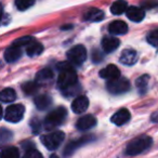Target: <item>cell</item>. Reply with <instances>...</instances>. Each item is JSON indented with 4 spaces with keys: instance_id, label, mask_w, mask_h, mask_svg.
Segmentation results:
<instances>
[{
    "instance_id": "6da1fadb",
    "label": "cell",
    "mask_w": 158,
    "mask_h": 158,
    "mask_svg": "<svg viewBox=\"0 0 158 158\" xmlns=\"http://www.w3.org/2000/svg\"><path fill=\"white\" fill-rule=\"evenodd\" d=\"M57 67L61 69V74L57 79V85L62 90H66L77 85V75L72 66L68 65L67 63H61L57 65Z\"/></svg>"
},
{
    "instance_id": "7a4b0ae2",
    "label": "cell",
    "mask_w": 158,
    "mask_h": 158,
    "mask_svg": "<svg viewBox=\"0 0 158 158\" xmlns=\"http://www.w3.org/2000/svg\"><path fill=\"white\" fill-rule=\"evenodd\" d=\"M152 143H153V140H152L151 136H147V135L139 136V138L132 140L128 144L127 148H126V155L128 156L139 155V154L148 149L151 147Z\"/></svg>"
},
{
    "instance_id": "3957f363",
    "label": "cell",
    "mask_w": 158,
    "mask_h": 158,
    "mask_svg": "<svg viewBox=\"0 0 158 158\" xmlns=\"http://www.w3.org/2000/svg\"><path fill=\"white\" fill-rule=\"evenodd\" d=\"M67 117V110L65 107H57L47 115L44 119V128L47 130H51L57 126L62 125Z\"/></svg>"
},
{
    "instance_id": "277c9868",
    "label": "cell",
    "mask_w": 158,
    "mask_h": 158,
    "mask_svg": "<svg viewBox=\"0 0 158 158\" xmlns=\"http://www.w3.org/2000/svg\"><path fill=\"white\" fill-rule=\"evenodd\" d=\"M65 134L62 131H54L49 134H46L41 138V142L44 146L50 151H54L61 145V143L64 141Z\"/></svg>"
},
{
    "instance_id": "5b68a950",
    "label": "cell",
    "mask_w": 158,
    "mask_h": 158,
    "mask_svg": "<svg viewBox=\"0 0 158 158\" xmlns=\"http://www.w3.org/2000/svg\"><path fill=\"white\" fill-rule=\"evenodd\" d=\"M67 59L74 65H81L87 60V50L84 46L78 44L70 49L67 52Z\"/></svg>"
},
{
    "instance_id": "8992f818",
    "label": "cell",
    "mask_w": 158,
    "mask_h": 158,
    "mask_svg": "<svg viewBox=\"0 0 158 158\" xmlns=\"http://www.w3.org/2000/svg\"><path fill=\"white\" fill-rule=\"evenodd\" d=\"M25 107L22 104H12L8 106L5 113V119L9 123H19L24 117Z\"/></svg>"
},
{
    "instance_id": "52a82bcc",
    "label": "cell",
    "mask_w": 158,
    "mask_h": 158,
    "mask_svg": "<svg viewBox=\"0 0 158 158\" xmlns=\"http://www.w3.org/2000/svg\"><path fill=\"white\" fill-rule=\"evenodd\" d=\"M130 89V84L126 78L119 77L115 80H110L107 82V90L113 94H121L127 92Z\"/></svg>"
},
{
    "instance_id": "ba28073f",
    "label": "cell",
    "mask_w": 158,
    "mask_h": 158,
    "mask_svg": "<svg viewBox=\"0 0 158 158\" xmlns=\"http://www.w3.org/2000/svg\"><path fill=\"white\" fill-rule=\"evenodd\" d=\"M88 107H89V100L85 95H80V97L76 98L74 100V102L72 103V110L76 114H81V113L86 112Z\"/></svg>"
},
{
    "instance_id": "9c48e42d",
    "label": "cell",
    "mask_w": 158,
    "mask_h": 158,
    "mask_svg": "<svg viewBox=\"0 0 158 158\" xmlns=\"http://www.w3.org/2000/svg\"><path fill=\"white\" fill-rule=\"evenodd\" d=\"M130 117H131V115H130L129 110L127 108H121V110H119L118 112H116L113 115L112 118H110V121L116 126H123L126 123H128Z\"/></svg>"
},
{
    "instance_id": "30bf717a",
    "label": "cell",
    "mask_w": 158,
    "mask_h": 158,
    "mask_svg": "<svg viewBox=\"0 0 158 158\" xmlns=\"http://www.w3.org/2000/svg\"><path fill=\"white\" fill-rule=\"evenodd\" d=\"M91 140H93V136L88 135V136H84V138L79 139V140L73 141V142H70L69 144H68L67 146L65 147L64 154H65L66 156L72 155V154L74 153V152L76 151V149L78 148L79 146H81V145H84V144H87V143H89Z\"/></svg>"
},
{
    "instance_id": "8fae6325",
    "label": "cell",
    "mask_w": 158,
    "mask_h": 158,
    "mask_svg": "<svg viewBox=\"0 0 158 158\" xmlns=\"http://www.w3.org/2000/svg\"><path fill=\"white\" fill-rule=\"evenodd\" d=\"M100 76L104 79H107L108 81H110V80H115V79L119 78L120 77V72L117 68V66L110 64V65H107L104 69H102L100 72Z\"/></svg>"
},
{
    "instance_id": "7c38bea8",
    "label": "cell",
    "mask_w": 158,
    "mask_h": 158,
    "mask_svg": "<svg viewBox=\"0 0 158 158\" xmlns=\"http://www.w3.org/2000/svg\"><path fill=\"white\" fill-rule=\"evenodd\" d=\"M95 123H97V119L92 115H86V116H82L81 118L78 119L76 127L77 129L85 131V130H88L90 128H92L93 126H95Z\"/></svg>"
},
{
    "instance_id": "4fadbf2b",
    "label": "cell",
    "mask_w": 158,
    "mask_h": 158,
    "mask_svg": "<svg viewBox=\"0 0 158 158\" xmlns=\"http://www.w3.org/2000/svg\"><path fill=\"white\" fill-rule=\"evenodd\" d=\"M126 14H127L128 19H129L130 21L135 22V23L141 22L145 16L144 10L141 9V8H138V7H129L127 10V12H126Z\"/></svg>"
},
{
    "instance_id": "5bb4252c",
    "label": "cell",
    "mask_w": 158,
    "mask_h": 158,
    "mask_svg": "<svg viewBox=\"0 0 158 158\" xmlns=\"http://www.w3.org/2000/svg\"><path fill=\"white\" fill-rule=\"evenodd\" d=\"M104 19V12L97 8H91L85 13L84 20L88 22H100Z\"/></svg>"
},
{
    "instance_id": "9a60e30c",
    "label": "cell",
    "mask_w": 158,
    "mask_h": 158,
    "mask_svg": "<svg viewBox=\"0 0 158 158\" xmlns=\"http://www.w3.org/2000/svg\"><path fill=\"white\" fill-rule=\"evenodd\" d=\"M108 31L113 35H125L128 31V25L123 21H114L110 24Z\"/></svg>"
},
{
    "instance_id": "2e32d148",
    "label": "cell",
    "mask_w": 158,
    "mask_h": 158,
    "mask_svg": "<svg viewBox=\"0 0 158 158\" xmlns=\"http://www.w3.org/2000/svg\"><path fill=\"white\" fill-rule=\"evenodd\" d=\"M21 56H22V50L19 47L11 46L5 51V60L9 63L18 61Z\"/></svg>"
},
{
    "instance_id": "e0dca14e",
    "label": "cell",
    "mask_w": 158,
    "mask_h": 158,
    "mask_svg": "<svg viewBox=\"0 0 158 158\" xmlns=\"http://www.w3.org/2000/svg\"><path fill=\"white\" fill-rule=\"evenodd\" d=\"M119 47V40L115 37H105L102 40V48L106 53H110L115 51Z\"/></svg>"
},
{
    "instance_id": "ac0fdd59",
    "label": "cell",
    "mask_w": 158,
    "mask_h": 158,
    "mask_svg": "<svg viewBox=\"0 0 158 158\" xmlns=\"http://www.w3.org/2000/svg\"><path fill=\"white\" fill-rule=\"evenodd\" d=\"M138 61V54L133 50H125L120 55V62L125 65H133Z\"/></svg>"
},
{
    "instance_id": "d6986e66",
    "label": "cell",
    "mask_w": 158,
    "mask_h": 158,
    "mask_svg": "<svg viewBox=\"0 0 158 158\" xmlns=\"http://www.w3.org/2000/svg\"><path fill=\"white\" fill-rule=\"evenodd\" d=\"M128 3L125 0H117L110 7V12L115 15H119V14L123 13V12H127L128 10Z\"/></svg>"
},
{
    "instance_id": "ffe728a7",
    "label": "cell",
    "mask_w": 158,
    "mask_h": 158,
    "mask_svg": "<svg viewBox=\"0 0 158 158\" xmlns=\"http://www.w3.org/2000/svg\"><path fill=\"white\" fill-rule=\"evenodd\" d=\"M52 78H53L52 70L48 69V68H44V69H41L37 73L36 82H38V84H47V82L50 81Z\"/></svg>"
},
{
    "instance_id": "44dd1931",
    "label": "cell",
    "mask_w": 158,
    "mask_h": 158,
    "mask_svg": "<svg viewBox=\"0 0 158 158\" xmlns=\"http://www.w3.org/2000/svg\"><path fill=\"white\" fill-rule=\"evenodd\" d=\"M52 103V100L49 95L44 94V95H39L35 99V105L38 110H47L49 106Z\"/></svg>"
},
{
    "instance_id": "7402d4cb",
    "label": "cell",
    "mask_w": 158,
    "mask_h": 158,
    "mask_svg": "<svg viewBox=\"0 0 158 158\" xmlns=\"http://www.w3.org/2000/svg\"><path fill=\"white\" fill-rule=\"evenodd\" d=\"M44 51V47L42 44H40L39 42H31L29 46H27L26 48V53L28 56H38L39 54H41V52Z\"/></svg>"
},
{
    "instance_id": "603a6c76",
    "label": "cell",
    "mask_w": 158,
    "mask_h": 158,
    "mask_svg": "<svg viewBox=\"0 0 158 158\" xmlns=\"http://www.w3.org/2000/svg\"><path fill=\"white\" fill-rule=\"evenodd\" d=\"M16 94H15V91L11 88H6L1 91L0 93V100L5 103H11L15 100Z\"/></svg>"
},
{
    "instance_id": "cb8c5ba5",
    "label": "cell",
    "mask_w": 158,
    "mask_h": 158,
    "mask_svg": "<svg viewBox=\"0 0 158 158\" xmlns=\"http://www.w3.org/2000/svg\"><path fill=\"white\" fill-rule=\"evenodd\" d=\"M38 89H39V84H38V82H35V81L25 82V84L22 86V90L24 91V93L27 95L35 94V93L38 91Z\"/></svg>"
},
{
    "instance_id": "d4e9b609",
    "label": "cell",
    "mask_w": 158,
    "mask_h": 158,
    "mask_svg": "<svg viewBox=\"0 0 158 158\" xmlns=\"http://www.w3.org/2000/svg\"><path fill=\"white\" fill-rule=\"evenodd\" d=\"M19 157H20V152L14 146L6 147L1 152V158H19Z\"/></svg>"
},
{
    "instance_id": "484cf974",
    "label": "cell",
    "mask_w": 158,
    "mask_h": 158,
    "mask_svg": "<svg viewBox=\"0 0 158 158\" xmlns=\"http://www.w3.org/2000/svg\"><path fill=\"white\" fill-rule=\"evenodd\" d=\"M31 42H34L33 37H31V36H24V37H21V38H19V39L14 40L12 46H15V47L21 48V47H24V46H29Z\"/></svg>"
},
{
    "instance_id": "4316f807",
    "label": "cell",
    "mask_w": 158,
    "mask_h": 158,
    "mask_svg": "<svg viewBox=\"0 0 158 158\" xmlns=\"http://www.w3.org/2000/svg\"><path fill=\"white\" fill-rule=\"evenodd\" d=\"M147 81H148V76L147 75H143L142 77L136 80V86H138V89L141 93H144L145 91L147 90Z\"/></svg>"
},
{
    "instance_id": "83f0119b",
    "label": "cell",
    "mask_w": 158,
    "mask_h": 158,
    "mask_svg": "<svg viewBox=\"0 0 158 158\" xmlns=\"http://www.w3.org/2000/svg\"><path fill=\"white\" fill-rule=\"evenodd\" d=\"M35 3V0H15V6L20 11H24Z\"/></svg>"
},
{
    "instance_id": "f1b7e54d",
    "label": "cell",
    "mask_w": 158,
    "mask_h": 158,
    "mask_svg": "<svg viewBox=\"0 0 158 158\" xmlns=\"http://www.w3.org/2000/svg\"><path fill=\"white\" fill-rule=\"evenodd\" d=\"M147 41L154 47H158V28L152 31L147 36Z\"/></svg>"
},
{
    "instance_id": "f546056e",
    "label": "cell",
    "mask_w": 158,
    "mask_h": 158,
    "mask_svg": "<svg viewBox=\"0 0 158 158\" xmlns=\"http://www.w3.org/2000/svg\"><path fill=\"white\" fill-rule=\"evenodd\" d=\"M23 158H44L41 155V153L36 149H28L25 153V155L23 156Z\"/></svg>"
},
{
    "instance_id": "4dcf8cb0",
    "label": "cell",
    "mask_w": 158,
    "mask_h": 158,
    "mask_svg": "<svg viewBox=\"0 0 158 158\" xmlns=\"http://www.w3.org/2000/svg\"><path fill=\"white\" fill-rule=\"evenodd\" d=\"M11 136H12V134H11V132H10V131H8V130H6V129L1 130V142H2V143H5L6 141L10 140V139H11Z\"/></svg>"
},
{
    "instance_id": "1f68e13d",
    "label": "cell",
    "mask_w": 158,
    "mask_h": 158,
    "mask_svg": "<svg viewBox=\"0 0 158 158\" xmlns=\"http://www.w3.org/2000/svg\"><path fill=\"white\" fill-rule=\"evenodd\" d=\"M152 120L153 121H158V114H155L152 116Z\"/></svg>"
},
{
    "instance_id": "d6a6232c",
    "label": "cell",
    "mask_w": 158,
    "mask_h": 158,
    "mask_svg": "<svg viewBox=\"0 0 158 158\" xmlns=\"http://www.w3.org/2000/svg\"><path fill=\"white\" fill-rule=\"evenodd\" d=\"M51 158H59V157H57L56 155H52V156H51Z\"/></svg>"
}]
</instances>
